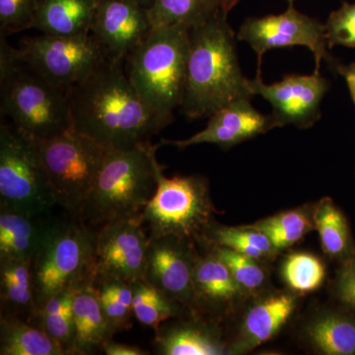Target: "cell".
Masks as SVG:
<instances>
[{
    "label": "cell",
    "instance_id": "6da1fadb",
    "mask_svg": "<svg viewBox=\"0 0 355 355\" xmlns=\"http://www.w3.org/2000/svg\"><path fill=\"white\" fill-rule=\"evenodd\" d=\"M72 130L106 150L149 144L166 127L141 99L120 64L106 60L67 91Z\"/></svg>",
    "mask_w": 355,
    "mask_h": 355
},
{
    "label": "cell",
    "instance_id": "7a4b0ae2",
    "mask_svg": "<svg viewBox=\"0 0 355 355\" xmlns=\"http://www.w3.org/2000/svg\"><path fill=\"white\" fill-rule=\"evenodd\" d=\"M219 12L190 30L186 86L181 108L190 119L209 118L223 107L254 97L243 74L236 35Z\"/></svg>",
    "mask_w": 355,
    "mask_h": 355
},
{
    "label": "cell",
    "instance_id": "3957f363",
    "mask_svg": "<svg viewBox=\"0 0 355 355\" xmlns=\"http://www.w3.org/2000/svg\"><path fill=\"white\" fill-rule=\"evenodd\" d=\"M1 34V113L33 139H53L72 130L67 92L46 81L21 60L17 49Z\"/></svg>",
    "mask_w": 355,
    "mask_h": 355
},
{
    "label": "cell",
    "instance_id": "277c9868",
    "mask_svg": "<svg viewBox=\"0 0 355 355\" xmlns=\"http://www.w3.org/2000/svg\"><path fill=\"white\" fill-rule=\"evenodd\" d=\"M158 146L107 150L79 220L102 226L141 214L157 189Z\"/></svg>",
    "mask_w": 355,
    "mask_h": 355
},
{
    "label": "cell",
    "instance_id": "5b68a950",
    "mask_svg": "<svg viewBox=\"0 0 355 355\" xmlns=\"http://www.w3.org/2000/svg\"><path fill=\"white\" fill-rule=\"evenodd\" d=\"M190 28H156L128 58V76L154 114L167 127L183 102Z\"/></svg>",
    "mask_w": 355,
    "mask_h": 355
},
{
    "label": "cell",
    "instance_id": "8992f818",
    "mask_svg": "<svg viewBox=\"0 0 355 355\" xmlns=\"http://www.w3.org/2000/svg\"><path fill=\"white\" fill-rule=\"evenodd\" d=\"M95 245L96 233L87 224L72 217L55 219L32 261L38 309L53 296L95 279Z\"/></svg>",
    "mask_w": 355,
    "mask_h": 355
},
{
    "label": "cell",
    "instance_id": "52a82bcc",
    "mask_svg": "<svg viewBox=\"0 0 355 355\" xmlns=\"http://www.w3.org/2000/svg\"><path fill=\"white\" fill-rule=\"evenodd\" d=\"M216 214L205 177L168 178L161 165L157 189L141 212V220L149 239L174 236L195 243L205 240Z\"/></svg>",
    "mask_w": 355,
    "mask_h": 355
},
{
    "label": "cell",
    "instance_id": "ba28073f",
    "mask_svg": "<svg viewBox=\"0 0 355 355\" xmlns=\"http://www.w3.org/2000/svg\"><path fill=\"white\" fill-rule=\"evenodd\" d=\"M34 140L58 207L72 218H80L106 149L73 130Z\"/></svg>",
    "mask_w": 355,
    "mask_h": 355
},
{
    "label": "cell",
    "instance_id": "9c48e42d",
    "mask_svg": "<svg viewBox=\"0 0 355 355\" xmlns=\"http://www.w3.org/2000/svg\"><path fill=\"white\" fill-rule=\"evenodd\" d=\"M57 207L35 140L17 128L0 125V209L50 216Z\"/></svg>",
    "mask_w": 355,
    "mask_h": 355
},
{
    "label": "cell",
    "instance_id": "30bf717a",
    "mask_svg": "<svg viewBox=\"0 0 355 355\" xmlns=\"http://www.w3.org/2000/svg\"><path fill=\"white\" fill-rule=\"evenodd\" d=\"M17 51L26 64L65 92L107 60L91 33L78 37L42 35L26 38Z\"/></svg>",
    "mask_w": 355,
    "mask_h": 355
},
{
    "label": "cell",
    "instance_id": "8fae6325",
    "mask_svg": "<svg viewBox=\"0 0 355 355\" xmlns=\"http://www.w3.org/2000/svg\"><path fill=\"white\" fill-rule=\"evenodd\" d=\"M237 39L251 46L258 57V69L268 51L288 46H302L309 49L315 58V70H321L326 62L331 70L338 60L330 53L326 28L320 21L300 12L288 4L284 13L263 17L247 18L237 33Z\"/></svg>",
    "mask_w": 355,
    "mask_h": 355
},
{
    "label": "cell",
    "instance_id": "7c38bea8",
    "mask_svg": "<svg viewBox=\"0 0 355 355\" xmlns=\"http://www.w3.org/2000/svg\"><path fill=\"white\" fill-rule=\"evenodd\" d=\"M330 81L314 70L310 76L286 74L279 83L266 84L258 69L256 77L249 79V87L272 106L275 128L287 125L301 130L314 127L321 120V105L330 90Z\"/></svg>",
    "mask_w": 355,
    "mask_h": 355
},
{
    "label": "cell",
    "instance_id": "4fadbf2b",
    "mask_svg": "<svg viewBox=\"0 0 355 355\" xmlns=\"http://www.w3.org/2000/svg\"><path fill=\"white\" fill-rule=\"evenodd\" d=\"M148 247L141 214L104 224L96 233L95 282L114 279L132 284L144 280Z\"/></svg>",
    "mask_w": 355,
    "mask_h": 355
},
{
    "label": "cell",
    "instance_id": "5bb4252c",
    "mask_svg": "<svg viewBox=\"0 0 355 355\" xmlns=\"http://www.w3.org/2000/svg\"><path fill=\"white\" fill-rule=\"evenodd\" d=\"M153 30L148 7L139 0H98L91 34L114 64L128 60Z\"/></svg>",
    "mask_w": 355,
    "mask_h": 355
},
{
    "label": "cell",
    "instance_id": "9a60e30c",
    "mask_svg": "<svg viewBox=\"0 0 355 355\" xmlns=\"http://www.w3.org/2000/svg\"><path fill=\"white\" fill-rule=\"evenodd\" d=\"M198 260L195 243L189 240L174 236L149 239L144 280L178 304L191 306Z\"/></svg>",
    "mask_w": 355,
    "mask_h": 355
},
{
    "label": "cell",
    "instance_id": "2e32d148",
    "mask_svg": "<svg viewBox=\"0 0 355 355\" xmlns=\"http://www.w3.org/2000/svg\"><path fill=\"white\" fill-rule=\"evenodd\" d=\"M275 128L270 114H261L251 99H240L209 116L207 127L197 135L182 140L162 139L161 144L178 148L210 144L224 150Z\"/></svg>",
    "mask_w": 355,
    "mask_h": 355
},
{
    "label": "cell",
    "instance_id": "e0dca14e",
    "mask_svg": "<svg viewBox=\"0 0 355 355\" xmlns=\"http://www.w3.org/2000/svg\"><path fill=\"white\" fill-rule=\"evenodd\" d=\"M296 304V297L291 292H279L261 299L247 311L231 354L251 352L272 340L292 316Z\"/></svg>",
    "mask_w": 355,
    "mask_h": 355
},
{
    "label": "cell",
    "instance_id": "ac0fdd59",
    "mask_svg": "<svg viewBox=\"0 0 355 355\" xmlns=\"http://www.w3.org/2000/svg\"><path fill=\"white\" fill-rule=\"evenodd\" d=\"M55 219L0 209V261L32 263Z\"/></svg>",
    "mask_w": 355,
    "mask_h": 355
},
{
    "label": "cell",
    "instance_id": "d6986e66",
    "mask_svg": "<svg viewBox=\"0 0 355 355\" xmlns=\"http://www.w3.org/2000/svg\"><path fill=\"white\" fill-rule=\"evenodd\" d=\"M245 295L230 270L212 253L200 258L193 275V305L209 311L226 310Z\"/></svg>",
    "mask_w": 355,
    "mask_h": 355
},
{
    "label": "cell",
    "instance_id": "ffe728a7",
    "mask_svg": "<svg viewBox=\"0 0 355 355\" xmlns=\"http://www.w3.org/2000/svg\"><path fill=\"white\" fill-rule=\"evenodd\" d=\"M97 3L98 0H39L32 29L50 36L90 34Z\"/></svg>",
    "mask_w": 355,
    "mask_h": 355
},
{
    "label": "cell",
    "instance_id": "44dd1931",
    "mask_svg": "<svg viewBox=\"0 0 355 355\" xmlns=\"http://www.w3.org/2000/svg\"><path fill=\"white\" fill-rule=\"evenodd\" d=\"M76 326V354H93L113 338L100 304L95 279L77 289L72 302Z\"/></svg>",
    "mask_w": 355,
    "mask_h": 355
},
{
    "label": "cell",
    "instance_id": "7402d4cb",
    "mask_svg": "<svg viewBox=\"0 0 355 355\" xmlns=\"http://www.w3.org/2000/svg\"><path fill=\"white\" fill-rule=\"evenodd\" d=\"M156 349L162 355H222L229 350L219 336L207 324L182 322L156 330Z\"/></svg>",
    "mask_w": 355,
    "mask_h": 355
},
{
    "label": "cell",
    "instance_id": "603a6c76",
    "mask_svg": "<svg viewBox=\"0 0 355 355\" xmlns=\"http://www.w3.org/2000/svg\"><path fill=\"white\" fill-rule=\"evenodd\" d=\"M1 316L34 321L38 306L35 299L32 263L21 260L0 261Z\"/></svg>",
    "mask_w": 355,
    "mask_h": 355
},
{
    "label": "cell",
    "instance_id": "cb8c5ba5",
    "mask_svg": "<svg viewBox=\"0 0 355 355\" xmlns=\"http://www.w3.org/2000/svg\"><path fill=\"white\" fill-rule=\"evenodd\" d=\"M313 349L326 355H355V316L329 311L315 318L306 328Z\"/></svg>",
    "mask_w": 355,
    "mask_h": 355
},
{
    "label": "cell",
    "instance_id": "d4e9b609",
    "mask_svg": "<svg viewBox=\"0 0 355 355\" xmlns=\"http://www.w3.org/2000/svg\"><path fill=\"white\" fill-rule=\"evenodd\" d=\"M0 354L64 355L58 343L38 324L17 317L1 316Z\"/></svg>",
    "mask_w": 355,
    "mask_h": 355
},
{
    "label": "cell",
    "instance_id": "484cf974",
    "mask_svg": "<svg viewBox=\"0 0 355 355\" xmlns=\"http://www.w3.org/2000/svg\"><path fill=\"white\" fill-rule=\"evenodd\" d=\"M313 221L324 254L342 261L355 254L349 222L331 198H324L313 207Z\"/></svg>",
    "mask_w": 355,
    "mask_h": 355
},
{
    "label": "cell",
    "instance_id": "4316f807",
    "mask_svg": "<svg viewBox=\"0 0 355 355\" xmlns=\"http://www.w3.org/2000/svg\"><path fill=\"white\" fill-rule=\"evenodd\" d=\"M203 242L209 246L229 248L260 261L272 259L279 252L266 235L253 225L227 227L214 223Z\"/></svg>",
    "mask_w": 355,
    "mask_h": 355
},
{
    "label": "cell",
    "instance_id": "83f0119b",
    "mask_svg": "<svg viewBox=\"0 0 355 355\" xmlns=\"http://www.w3.org/2000/svg\"><path fill=\"white\" fill-rule=\"evenodd\" d=\"M148 12L153 29L174 25L191 29L222 11L212 0H153Z\"/></svg>",
    "mask_w": 355,
    "mask_h": 355
},
{
    "label": "cell",
    "instance_id": "f1b7e54d",
    "mask_svg": "<svg viewBox=\"0 0 355 355\" xmlns=\"http://www.w3.org/2000/svg\"><path fill=\"white\" fill-rule=\"evenodd\" d=\"M270 239L277 251L293 246L315 229L313 209L300 207L280 212L253 224Z\"/></svg>",
    "mask_w": 355,
    "mask_h": 355
},
{
    "label": "cell",
    "instance_id": "f546056e",
    "mask_svg": "<svg viewBox=\"0 0 355 355\" xmlns=\"http://www.w3.org/2000/svg\"><path fill=\"white\" fill-rule=\"evenodd\" d=\"M133 291V317L144 326L157 330L164 322L178 316L177 302L146 280L132 284Z\"/></svg>",
    "mask_w": 355,
    "mask_h": 355
},
{
    "label": "cell",
    "instance_id": "4dcf8cb0",
    "mask_svg": "<svg viewBox=\"0 0 355 355\" xmlns=\"http://www.w3.org/2000/svg\"><path fill=\"white\" fill-rule=\"evenodd\" d=\"M95 284L103 314L112 330L116 333L130 329L133 316L132 284L114 279H100Z\"/></svg>",
    "mask_w": 355,
    "mask_h": 355
},
{
    "label": "cell",
    "instance_id": "1f68e13d",
    "mask_svg": "<svg viewBox=\"0 0 355 355\" xmlns=\"http://www.w3.org/2000/svg\"><path fill=\"white\" fill-rule=\"evenodd\" d=\"M282 275L286 286L295 293L317 291L324 284L326 266L315 254L294 253L284 261Z\"/></svg>",
    "mask_w": 355,
    "mask_h": 355
},
{
    "label": "cell",
    "instance_id": "d6a6232c",
    "mask_svg": "<svg viewBox=\"0 0 355 355\" xmlns=\"http://www.w3.org/2000/svg\"><path fill=\"white\" fill-rule=\"evenodd\" d=\"M210 247L212 253L227 266L245 295L258 294L265 287L268 279L265 268L261 266L260 261L238 253L229 248Z\"/></svg>",
    "mask_w": 355,
    "mask_h": 355
},
{
    "label": "cell",
    "instance_id": "836d02e7",
    "mask_svg": "<svg viewBox=\"0 0 355 355\" xmlns=\"http://www.w3.org/2000/svg\"><path fill=\"white\" fill-rule=\"evenodd\" d=\"M33 323L46 331L65 354H76V326L72 306L55 314H37Z\"/></svg>",
    "mask_w": 355,
    "mask_h": 355
},
{
    "label": "cell",
    "instance_id": "e575fe53",
    "mask_svg": "<svg viewBox=\"0 0 355 355\" xmlns=\"http://www.w3.org/2000/svg\"><path fill=\"white\" fill-rule=\"evenodd\" d=\"M324 28L330 50L336 46L355 49V2H343L330 14Z\"/></svg>",
    "mask_w": 355,
    "mask_h": 355
},
{
    "label": "cell",
    "instance_id": "d590c367",
    "mask_svg": "<svg viewBox=\"0 0 355 355\" xmlns=\"http://www.w3.org/2000/svg\"><path fill=\"white\" fill-rule=\"evenodd\" d=\"M39 0H0L1 34L32 29Z\"/></svg>",
    "mask_w": 355,
    "mask_h": 355
},
{
    "label": "cell",
    "instance_id": "8d00e7d4",
    "mask_svg": "<svg viewBox=\"0 0 355 355\" xmlns=\"http://www.w3.org/2000/svg\"><path fill=\"white\" fill-rule=\"evenodd\" d=\"M334 288L338 300L355 311V254L343 261L336 273Z\"/></svg>",
    "mask_w": 355,
    "mask_h": 355
},
{
    "label": "cell",
    "instance_id": "74e56055",
    "mask_svg": "<svg viewBox=\"0 0 355 355\" xmlns=\"http://www.w3.org/2000/svg\"><path fill=\"white\" fill-rule=\"evenodd\" d=\"M103 352L107 355H146L148 352L135 347V345H125V343H116L109 340L103 347Z\"/></svg>",
    "mask_w": 355,
    "mask_h": 355
},
{
    "label": "cell",
    "instance_id": "f35d334b",
    "mask_svg": "<svg viewBox=\"0 0 355 355\" xmlns=\"http://www.w3.org/2000/svg\"><path fill=\"white\" fill-rule=\"evenodd\" d=\"M334 71L343 77L349 88L350 97L355 106V62L349 64H342L338 62Z\"/></svg>",
    "mask_w": 355,
    "mask_h": 355
},
{
    "label": "cell",
    "instance_id": "ab89813d",
    "mask_svg": "<svg viewBox=\"0 0 355 355\" xmlns=\"http://www.w3.org/2000/svg\"><path fill=\"white\" fill-rule=\"evenodd\" d=\"M217 8L222 12L228 14L236 6L240 0H212Z\"/></svg>",
    "mask_w": 355,
    "mask_h": 355
},
{
    "label": "cell",
    "instance_id": "60d3db41",
    "mask_svg": "<svg viewBox=\"0 0 355 355\" xmlns=\"http://www.w3.org/2000/svg\"><path fill=\"white\" fill-rule=\"evenodd\" d=\"M140 3L144 4V6L149 7L153 3V0H139Z\"/></svg>",
    "mask_w": 355,
    "mask_h": 355
},
{
    "label": "cell",
    "instance_id": "b9f144b4",
    "mask_svg": "<svg viewBox=\"0 0 355 355\" xmlns=\"http://www.w3.org/2000/svg\"><path fill=\"white\" fill-rule=\"evenodd\" d=\"M286 1L287 2V3L291 4L294 3V2L296 1V0H286Z\"/></svg>",
    "mask_w": 355,
    "mask_h": 355
}]
</instances>
